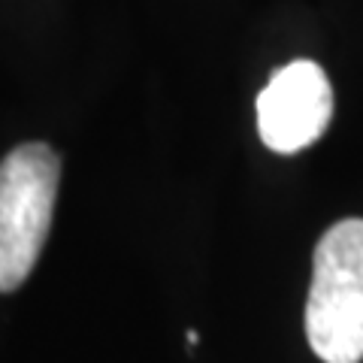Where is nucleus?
I'll return each mask as SVG.
<instances>
[{"mask_svg":"<svg viewBox=\"0 0 363 363\" xmlns=\"http://www.w3.org/2000/svg\"><path fill=\"white\" fill-rule=\"evenodd\" d=\"M257 130L267 149L297 155L321 140L333 118V88L315 61H291L257 94Z\"/></svg>","mask_w":363,"mask_h":363,"instance_id":"obj_3","label":"nucleus"},{"mask_svg":"<svg viewBox=\"0 0 363 363\" xmlns=\"http://www.w3.org/2000/svg\"><path fill=\"white\" fill-rule=\"evenodd\" d=\"M61 161L45 143H25L0 161V291L25 285L40 260L58 197Z\"/></svg>","mask_w":363,"mask_h":363,"instance_id":"obj_2","label":"nucleus"},{"mask_svg":"<svg viewBox=\"0 0 363 363\" xmlns=\"http://www.w3.org/2000/svg\"><path fill=\"white\" fill-rule=\"evenodd\" d=\"M306 336L324 363L363 360V218L333 224L315 248Z\"/></svg>","mask_w":363,"mask_h":363,"instance_id":"obj_1","label":"nucleus"}]
</instances>
